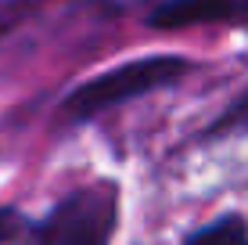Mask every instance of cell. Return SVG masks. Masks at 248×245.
<instances>
[{
    "mask_svg": "<svg viewBox=\"0 0 248 245\" xmlns=\"http://www.w3.org/2000/svg\"><path fill=\"white\" fill-rule=\"evenodd\" d=\"M18 4H32V0H0V7H18Z\"/></svg>",
    "mask_w": 248,
    "mask_h": 245,
    "instance_id": "obj_1",
    "label": "cell"
}]
</instances>
